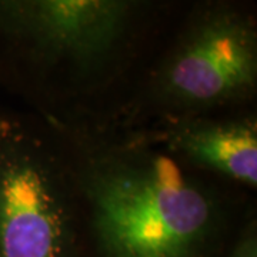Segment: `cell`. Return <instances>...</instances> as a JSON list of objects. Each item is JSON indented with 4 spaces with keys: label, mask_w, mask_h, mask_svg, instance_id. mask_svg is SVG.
<instances>
[{
    "label": "cell",
    "mask_w": 257,
    "mask_h": 257,
    "mask_svg": "<svg viewBox=\"0 0 257 257\" xmlns=\"http://www.w3.org/2000/svg\"><path fill=\"white\" fill-rule=\"evenodd\" d=\"M87 194L104 257H197L214 224L209 196L165 156L99 166Z\"/></svg>",
    "instance_id": "1"
},
{
    "label": "cell",
    "mask_w": 257,
    "mask_h": 257,
    "mask_svg": "<svg viewBox=\"0 0 257 257\" xmlns=\"http://www.w3.org/2000/svg\"><path fill=\"white\" fill-rule=\"evenodd\" d=\"M0 257H74L63 182L16 120L0 116Z\"/></svg>",
    "instance_id": "2"
},
{
    "label": "cell",
    "mask_w": 257,
    "mask_h": 257,
    "mask_svg": "<svg viewBox=\"0 0 257 257\" xmlns=\"http://www.w3.org/2000/svg\"><path fill=\"white\" fill-rule=\"evenodd\" d=\"M257 79V37L251 20L236 10L206 12L187 30L165 64L160 86L180 104L237 99Z\"/></svg>",
    "instance_id": "3"
},
{
    "label": "cell",
    "mask_w": 257,
    "mask_h": 257,
    "mask_svg": "<svg viewBox=\"0 0 257 257\" xmlns=\"http://www.w3.org/2000/svg\"><path fill=\"white\" fill-rule=\"evenodd\" d=\"M132 6L117 0H0V39L77 67L119 46Z\"/></svg>",
    "instance_id": "4"
},
{
    "label": "cell",
    "mask_w": 257,
    "mask_h": 257,
    "mask_svg": "<svg viewBox=\"0 0 257 257\" xmlns=\"http://www.w3.org/2000/svg\"><path fill=\"white\" fill-rule=\"evenodd\" d=\"M177 152L199 165L239 182L257 184V128L254 121L197 123L176 130Z\"/></svg>",
    "instance_id": "5"
},
{
    "label": "cell",
    "mask_w": 257,
    "mask_h": 257,
    "mask_svg": "<svg viewBox=\"0 0 257 257\" xmlns=\"http://www.w3.org/2000/svg\"><path fill=\"white\" fill-rule=\"evenodd\" d=\"M231 257H257V246L254 236L247 237L239 247L236 248V251L233 253Z\"/></svg>",
    "instance_id": "6"
}]
</instances>
